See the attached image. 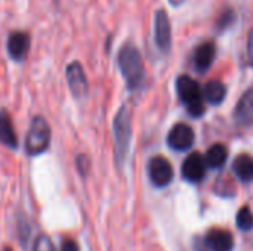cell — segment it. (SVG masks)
<instances>
[{"label":"cell","mask_w":253,"mask_h":251,"mask_svg":"<svg viewBox=\"0 0 253 251\" xmlns=\"http://www.w3.org/2000/svg\"><path fill=\"white\" fill-rule=\"evenodd\" d=\"M0 143L12 151L19 148V139L13 126V120L6 108L0 109Z\"/></svg>","instance_id":"11"},{"label":"cell","mask_w":253,"mask_h":251,"mask_svg":"<svg viewBox=\"0 0 253 251\" xmlns=\"http://www.w3.org/2000/svg\"><path fill=\"white\" fill-rule=\"evenodd\" d=\"M117 65L129 90H138L145 78L142 55L132 43H125L117 55Z\"/></svg>","instance_id":"1"},{"label":"cell","mask_w":253,"mask_h":251,"mask_svg":"<svg viewBox=\"0 0 253 251\" xmlns=\"http://www.w3.org/2000/svg\"><path fill=\"white\" fill-rule=\"evenodd\" d=\"M33 251H56L53 247V243L52 240L44 235V234H40L36 241H34V246H33Z\"/></svg>","instance_id":"20"},{"label":"cell","mask_w":253,"mask_h":251,"mask_svg":"<svg viewBox=\"0 0 253 251\" xmlns=\"http://www.w3.org/2000/svg\"><path fill=\"white\" fill-rule=\"evenodd\" d=\"M65 80L74 99H82L87 96L89 81L80 61H73L65 67Z\"/></svg>","instance_id":"6"},{"label":"cell","mask_w":253,"mask_h":251,"mask_svg":"<svg viewBox=\"0 0 253 251\" xmlns=\"http://www.w3.org/2000/svg\"><path fill=\"white\" fill-rule=\"evenodd\" d=\"M170 1H172L173 4H179V3H182L184 0H170Z\"/></svg>","instance_id":"24"},{"label":"cell","mask_w":253,"mask_h":251,"mask_svg":"<svg viewBox=\"0 0 253 251\" xmlns=\"http://www.w3.org/2000/svg\"><path fill=\"white\" fill-rule=\"evenodd\" d=\"M176 92L179 99L185 104L187 111L191 117L199 118L205 114V96L203 89L190 75H181L176 81Z\"/></svg>","instance_id":"4"},{"label":"cell","mask_w":253,"mask_h":251,"mask_svg":"<svg viewBox=\"0 0 253 251\" xmlns=\"http://www.w3.org/2000/svg\"><path fill=\"white\" fill-rule=\"evenodd\" d=\"M234 120L239 126L249 127L253 124V86H251L239 99L234 109Z\"/></svg>","instance_id":"12"},{"label":"cell","mask_w":253,"mask_h":251,"mask_svg":"<svg viewBox=\"0 0 253 251\" xmlns=\"http://www.w3.org/2000/svg\"><path fill=\"white\" fill-rule=\"evenodd\" d=\"M233 170L242 182H251L253 180V158L249 154H240L233 163Z\"/></svg>","instance_id":"16"},{"label":"cell","mask_w":253,"mask_h":251,"mask_svg":"<svg viewBox=\"0 0 253 251\" xmlns=\"http://www.w3.org/2000/svg\"><path fill=\"white\" fill-rule=\"evenodd\" d=\"M248 59L253 67V28L251 30L249 37H248Z\"/></svg>","instance_id":"23"},{"label":"cell","mask_w":253,"mask_h":251,"mask_svg":"<svg viewBox=\"0 0 253 251\" xmlns=\"http://www.w3.org/2000/svg\"><path fill=\"white\" fill-rule=\"evenodd\" d=\"M154 38L162 52H169L172 46V27L166 10L160 9L154 15Z\"/></svg>","instance_id":"8"},{"label":"cell","mask_w":253,"mask_h":251,"mask_svg":"<svg viewBox=\"0 0 253 251\" xmlns=\"http://www.w3.org/2000/svg\"><path fill=\"white\" fill-rule=\"evenodd\" d=\"M4 251H12V249H9V247H6V249H4Z\"/></svg>","instance_id":"25"},{"label":"cell","mask_w":253,"mask_h":251,"mask_svg":"<svg viewBox=\"0 0 253 251\" xmlns=\"http://www.w3.org/2000/svg\"><path fill=\"white\" fill-rule=\"evenodd\" d=\"M215 55H216V47L212 41H205V43L199 44L193 55V65H194L196 71L200 74L206 72L211 68V65L213 64Z\"/></svg>","instance_id":"13"},{"label":"cell","mask_w":253,"mask_h":251,"mask_svg":"<svg viewBox=\"0 0 253 251\" xmlns=\"http://www.w3.org/2000/svg\"><path fill=\"white\" fill-rule=\"evenodd\" d=\"M59 251H80L77 243L74 240H65L61 246V250Z\"/></svg>","instance_id":"22"},{"label":"cell","mask_w":253,"mask_h":251,"mask_svg":"<svg viewBox=\"0 0 253 251\" xmlns=\"http://www.w3.org/2000/svg\"><path fill=\"white\" fill-rule=\"evenodd\" d=\"M237 226L242 231H251L253 228V213L249 207H242L236 217Z\"/></svg>","instance_id":"18"},{"label":"cell","mask_w":253,"mask_h":251,"mask_svg":"<svg viewBox=\"0 0 253 251\" xmlns=\"http://www.w3.org/2000/svg\"><path fill=\"white\" fill-rule=\"evenodd\" d=\"M205 246L208 251H233L234 238L228 231L212 229L205 238Z\"/></svg>","instance_id":"14"},{"label":"cell","mask_w":253,"mask_h":251,"mask_svg":"<svg viewBox=\"0 0 253 251\" xmlns=\"http://www.w3.org/2000/svg\"><path fill=\"white\" fill-rule=\"evenodd\" d=\"M52 129L46 117L34 115L24 139V151L28 157H39L50 148Z\"/></svg>","instance_id":"3"},{"label":"cell","mask_w":253,"mask_h":251,"mask_svg":"<svg viewBox=\"0 0 253 251\" xmlns=\"http://www.w3.org/2000/svg\"><path fill=\"white\" fill-rule=\"evenodd\" d=\"M31 49V34L27 30H12L6 38V52L7 56L21 64L27 59Z\"/></svg>","instance_id":"5"},{"label":"cell","mask_w":253,"mask_h":251,"mask_svg":"<svg viewBox=\"0 0 253 251\" xmlns=\"http://www.w3.org/2000/svg\"><path fill=\"white\" fill-rule=\"evenodd\" d=\"M90 166H92L90 158H89L86 154H79V155L76 157V169H77V172H79V175H80L82 178H86V176L89 175Z\"/></svg>","instance_id":"19"},{"label":"cell","mask_w":253,"mask_h":251,"mask_svg":"<svg viewBox=\"0 0 253 251\" xmlns=\"http://www.w3.org/2000/svg\"><path fill=\"white\" fill-rule=\"evenodd\" d=\"M227 158H228V149L222 143L212 145L206 151V155H205L206 164L211 169H219V167H222L227 163Z\"/></svg>","instance_id":"17"},{"label":"cell","mask_w":253,"mask_h":251,"mask_svg":"<svg viewBox=\"0 0 253 251\" xmlns=\"http://www.w3.org/2000/svg\"><path fill=\"white\" fill-rule=\"evenodd\" d=\"M196 139L194 130L187 123L175 124L168 135V145L175 151H187L193 146Z\"/></svg>","instance_id":"9"},{"label":"cell","mask_w":253,"mask_h":251,"mask_svg":"<svg viewBox=\"0 0 253 251\" xmlns=\"http://www.w3.org/2000/svg\"><path fill=\"white\" fill-rule=\"evenodd\" d=\"M234 18H236L234 10H233V9H227L225 12H222V13H221L219 19H218V27H219L221 30H222V28L230 27V25L233 24Z\"/></svg>","instance_id":"21"},{"label":"cell","mask_w":253,"mask_h":251,"mask_svg":"<svg viewBox=\"0 0 253 251\" xmlns=\"http://www.w3.org/2000/svg\"><path fill=\"white\" fill-rule=\"evenodd\" d=\"M203 96L211 105H219L227 96V87L218 80H211L203 87Z\"/></svg>","instance_id":"15"},{"label":"cell","mask_w":253,"mask_h":251,"mask_svg":"<svg viewBox=\"0 0 253 251\" xmlns=\"http://www.w3.org/2000/svg\"><path fill=\"white\" fill-rule=\"evenodd\" d=\"M132 139V115L126 105H122L113 120V151L114 164L119 170L126 163Z\"/></svg>","instance_id":"2"},{"label":"cell","mask_w":253,"mask_h":251,"mask_svg":"<svg viewBox=\"0 0 253 251\" xmlns=\"http://www.w3.org/2000/svg\"><path fill=\"white\" fill-rule=\"evenodd\" d=\"M206 167H208V164H206L205 157L200 152H191L184 160L181 173H182L185 180H188L191 183H197L205 178Z\"/></svg>","instance_id":"10"},{"label":"cell","mask_w":253,"mask_h":251,"mask_svg":"<svg viewBox=\"0 0 253 251\" xmlns=\"http://www.w3.org/2000/svg\"><path fill=\"white\" fill-rule=\"evenodd\" d=\"M147 172L151 183L157 188H165L173 180V167L169 160L162 155H156L148 161Z\"/></svg>","instance_id":"7"}]
</instances>
